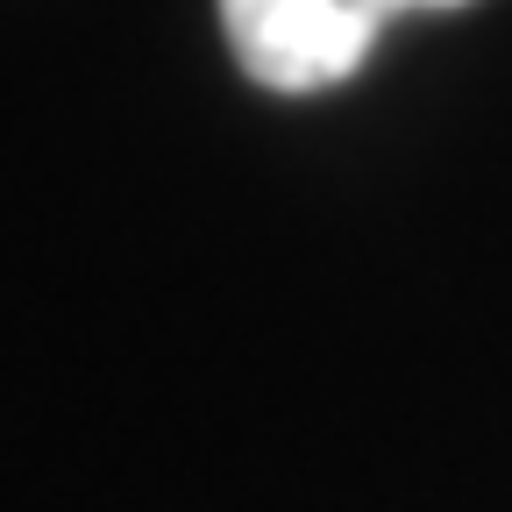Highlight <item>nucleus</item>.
<instances>
[{
  "label": "nucleus",
  "instance_id": "1",
  "mask_svg": "<svg viewBox=\"0 0 512 512\" xmlns=\"http://www.w3.org/2000/svg\"><path fill=\"white\" fill-rule=\"evenodd\" d=\"M392 15V0H221L242 72L271 93H320L349 79Z\"/></svg>",
  "mask_w": 512,
  "mask_h": 512
},
{
  "label": "nucleus",
  "instance_id": "2",
  "mask_svg": "<svg viewBox=\"0 0 512 512\" xmlns=\"http://www.w3.org/2000/svg\"><path fill=\"white\" fill-rule=\"evenodd\" d=\"M392 8H463V0H392Z\"/></svg>",
  "mask_w": 512,
  "mask_h": 512
}]
</instances>
